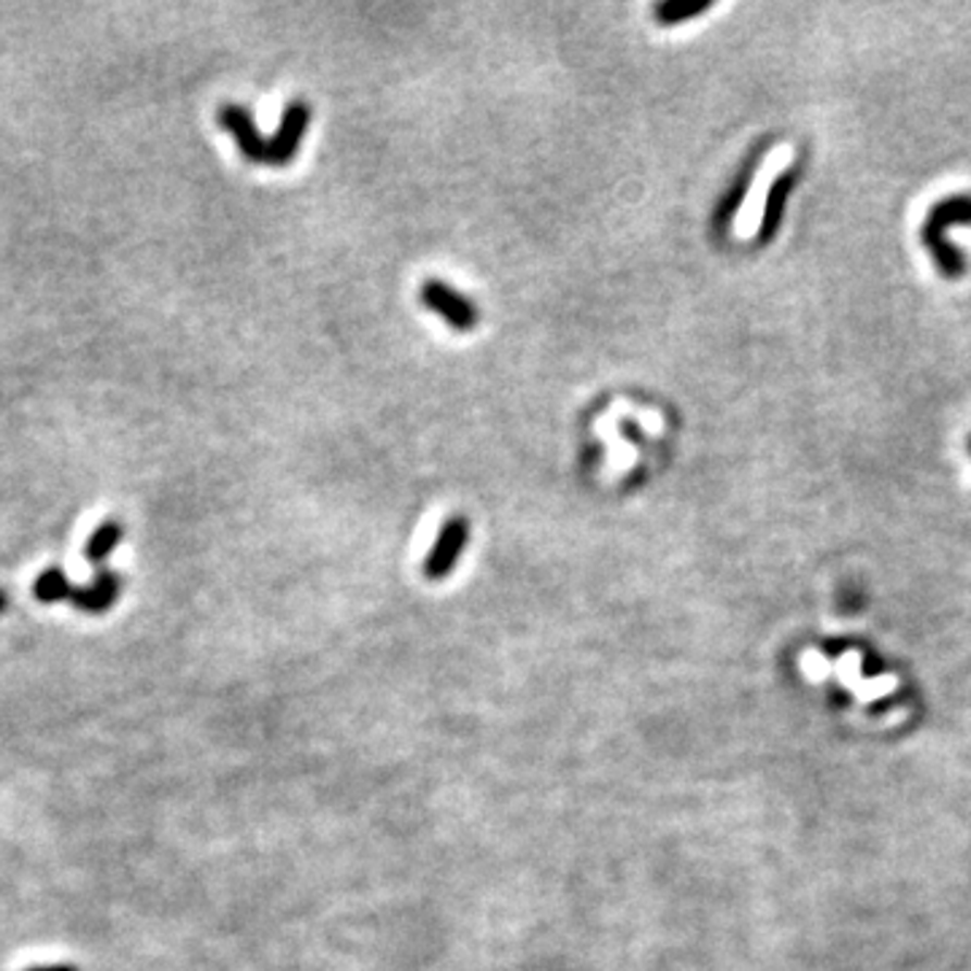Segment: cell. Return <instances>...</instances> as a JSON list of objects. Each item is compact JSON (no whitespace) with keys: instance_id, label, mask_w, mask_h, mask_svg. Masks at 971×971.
I'll return each mask as SVG.
<instances>
[{"instance_id":"1","label":"cell","mask_w":971,"mask_h":971,"mask_svg":"<svg viewBox=\"0 0 971 971\" xmlns=\"http://www.w3.org/2000/svg\"><path fill=\"white\" fill-rule=\"evenodd\" d=\"M958 224H971V195H956V198L936 203L923 224V246L934 257L936 271L950 281L967 273V260H963L961 249H956L947 238V233Z\"/></svg>"},{"instance_id":"2","label":"cell","mask_w":971,"mask_h":971,"mask_svg":"<svg viewBox=\"0 0 971 971\" xmlns=\"http://www.w3.org/2000/svg\"><path fill=\"white\" fill-rule=\"evenodd\" d=\"M421 302L424 308L435 311L437 316L446 319V324L457 333H470V329L478 327L481 322V311L470 297H464L462 291L448 286L446 281L440 278H426L421 284Z\"/></svg>"},{"instance_id":"3","label":"cell","mask_w":971,"mask_h":971,"mask_svg":"<svg viewBox=\"0 0 971 971\" xmlns=\"http://www.w3.org/2000/svg\"><path fill=\"white\" fill-rule=\"evenodd\" d=\"M468 540H470L468 519H464V515H451V519L440 526V532H437L435 546L430 548V553H426L424 559V567H421L426 581L432 583L446 581V577L457 570L459 559H462L464 548H468Z\"/></svg>"},{"instance_id":"4","label":"cell","mask_w":971,"mask_h":971,"mask_svg":"<svg viewBox=\"0 0 971 971\" xmlns=\"http://www.w3.org/2000/svg\"><path fill=\"white\" fill-rule=\"evenodd\" d=\"M308 127H311V105L306 100H291L286 103L284 114H281L276 133L267 138V160L265 165H289L291 160L300 151L302 138H306Z\"/></svg>"},{"instance_id":"5","label":"cell","mask_w":971,"mask_h":971,"mask_svg":"<svg viewBox=\"0 0 971 971\" xmlns=\"http://www.w3.org/2000/svg\"><path fill=\"white\" fill-rule=\"evenodd\" d=\"M219 125L235 138V144H238L240 154H244L246 160L257 162V165L267 160V140L262 138L254 116H251L244 105L224 103L222 109H219Z\"/></svg>"},{"instance_id":"6","label":"cell","mask_w":971,"mask_h":971,"mask_svg":"<svg viewBox=\"0 0 971 971\" xmlns=\"http://www.w3.org/2000/svg\"><path fill=\"white\" fill-rule=\"evenodd\" d=\"M122 594V577L114 570H100L87 586L73 588V605L76 610L89 615H100L114 608V602Z\"/></svg>"},{"instance_id":"7","label":"cell","mask_w":971,"mask_h":971,"mask_svg":"<svg viewBox=\"0 0 971 971\" xmlns=\"http://www.w3.org/2000/svg\"><path fill=\"white\" fill-rule=\"evenodd\" d=\"M794 171H785L777 182L772 184L767 195V206H763V219H761V227H759V244H769L772 235L777 233L780 222H783V211L785 203H788V195L794 189Z\"/></svg>"},{"instance_id":"8","label":"cell","mask_w":971,"mask_h":971,"mask_svg":"<svg viewBox=\"0 0 971 971\" xmlns=\"http://www.w3.org/2000/svg\"><path fill=\"white\" fill-rule=\"evenodd\" d=\"M756 165H759V157L754 154V157H750V160H748V165H745L743 171H739L737 182H734L732 187L726 189V195H723L721 206H718V211H715V219H712V222H715V227H718V229H726L729 224H732L734 213L739 211V206H743L745 195H748L750 178H754Z\"/></svg>"},{"instance_id":"9","label":"cell","mask_w":971,"mask_h":971,"mask_svg":"<svg viewBox=\"0 0 971 971\" xmlns=\"http://www.w3.org/2000/svg\"><path fill=\"white\" fill-rule=\"evenodd\" d=\"M122 537H125V526H122L120 521L116 519L103 521V524L92 532V537L87 540V546H84V556H87L89 564H95V567L103 564V561L109 559L116 548H120Z\"/></svg>"},{"instance_id":"10","label":"cell","mask_w":971,"mask_h":971,"mask_svg":"<svg viewBox=\"0 0 971 971\" xmlns=\"http://www.w3.org/2000/svg\"><path fill=\"white\" fill-rule=\"evenodd\" d=\"M33 594H36L38 602L58 605V602H65V599L73 597V583H71V577L60 570V567H49V570H43L41 575L36 577V583H33Z\"/></svg>"},{"instance_id":"11","label":"cell","mask_w":971,"mask_h":971,"mask_svg":"<svg viewBox=\"0 0 971 971\" xmlns=\"http://www.w3.org/2000/svg\"><path fill=\"white\" fill-rule=\"evenodd\" d=\"M712 9V0H661L656 3L653 16L659 25L672 27V25H681V22L694 20V16L705 14V11Z\"/></svg>"},{"instance_id":"12","label":"cell","mask_w":971,"mask_h":971,"mask_svg":"<svg viewBox=\"0 0 971 971\" xmlns=\"http://www.w3.org/2000/svg\"><path fill=\"white\" fill-rule=\"evenodd\" d=\"M27 971H78L71 963H49V967H30Z\"/></svg>"},{"instance_id":"13","label":"cell","mask_w":971,"mask_h":971,"mask_svg":"<svg viewBox=\"0 0 971 971\" xmlns=\"http://www.w3.org/2000/svg\"><path fill=\"white\" fill-rule=\"evenodd\" d=\"M5 605H9V594L0 592V613H3V610H5Z\"/></svg>"},{"instance_id":"14","label":"cell","mask_w":971,"mask_h":971,"mask_svg":"<svg viewBox=\"0 0 971 971\" xmlns=\"http://www.w3.org/2000/svg\"><path fill=\"white\" fill-rule=\"evenodd\" d=\"M969 451H971V440H969Z\"/></svg>"}]
</instances>
